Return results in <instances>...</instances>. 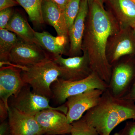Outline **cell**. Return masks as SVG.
Listing matches in <instances>:
<instances>
[{"label": "cell", "instance_id": "2e32d148", "mask_svg": "<svg viewBox=\"0 0 135 135\" xmlns=\"http://www.w3.org/2000/svg\"><path fill=\"white\" fill-rule=\"evenodd\" d=\"M34 33L39 45L51 57L67 55L66 48L69 41L64 37L54 36L46 31H35Z\"/></svg>", "mask_w": 135, "mask_h": 135}, {"label": "cell", "instance_id": "83f0119b", "mask_svg": "<svg viewBox=\"0 0 135 135\" xmlns=\"http://www.w3.org/2000/svg\"><path fill=\"white\" fill-rule=\"evenodd\" d=\"M123 98L135 103V81L129 92Z\"/></svg>", "mask_w": 135, "mask_h": 135}, {"label": "cell", "instance_id": "ba28073f", "mask_svg": "<svg viewBox=\"0 0 135 135\" xmlns=\"http://www.w3.org/2000/svg\"><path fill=\"white\" fill-rule=\"evenodd\" d=\"M60 68V78L65 80L76 81L85 79L92 73L89 59L86 54L64 58L62 55L53 57Z\"/></svg>", "mask_w": 135, "mask_h": 135}, {"label": "cell", "instance_id": "9c48e42d", "mask_svg": "<svg viewBox=\"0 0 135 135\" xmlns=\"http://www.w3.org/2000/svg\"><path fill=\"white\" fill-rule=\"evenodd\" d=\"M104 91L93 89L68 98L65 104L68 108L66 116L70 124L81 119L84 113L99 103Z\"/></svg>", "mask_w": 135, "mask_h": 135}, {"label": "cell", "instance_id": "277c9868", "mask_svg": "<svg viewBox=\"0 0 135 135\" xmlns=\"http://www.w3.org/2000/svg\"><path fill=\"white\" fill-rule=\"evenodd\" d=\"M107 88L108 84L93 72L85 79L76 81L59 78L51 86L52 99L56 103L61 105L70 97L91 89H99L104 91Z\"/></svg>", "mask_w": 135, "mask_h": 135}, {"label": "cell", "instance_id": "d4e9b609", "mask_svg": "<svg viewBox=\"0 0 135 135\" xmlns=\"http://www.w3.org/2000/svg\"><path fill=\"white\" fill-rule=\"evenodd\" d=\"M8 109L3 101L0 99V121L2 122L8 118Z\"/></svg>", "mask_w": 135, "mask_h": 135}, {"label": "cell", "instance_id": "cb8c5ba5", "mask_svg": "<svg viewBox=\"0 0 135 135\" xmlns=\"http://www.w3.org/2000/svg\"><path fill=\"white\" fill-rule=\"evenodd\" d=\"M121 130L122 135H135V121L127 122Z\"/></svg>", "mask_w": 135, "mask_h": 135}, {"label": "cell", "instance_id": "d6986e66", "mask_svg": "<svg viewBox=\"0 0 135 135\" xmlns=\"http://www.w3.org/2000/svg\"><path fill=\"white\" fill-rule=\"evenodd\" d=\"M20 38L16 34L6 29H0V65L1 67L8 62L11 51Z\"/></svg>", "mask_w": 135, "mask_h": 135}, {"label": "cell", "instance_id": "4dcf8cb0", "mask_svg": "<svg viewBox=\"0 0 135 135\" xmlns=\"http://www.w3.org/2000/svg\"><path fill=\"white\" fill-rule=\"evenodd\" d=\"M113 135H122L121 130H120V131H119V132L115 133Z\"/></svg>", "mask_w": 135, "mask_h": 135}, {"label": "cell", "instance_id": "1f68e13d", "mask_svg": "<svg viewBox=\"0 0 135 135\" xmlns=\"http://www.w3.org/2000/svg\"><path fill=\"white\" fill-rule=\"evenodd\" d=\"M133 32H134V34L135 36V25L133 27Z\"/></svg>", "mask_w": 135, "mask_h": 135}, {"label": "cell", "instance_id": "5b68a950", "mask_svg": "<svg viewBox=\"0 0 135 135\" xmlns=\"http://www.w3.org/2000/svg\"><path fill=\"white\" fill-rule=\"evenodd\" d=\"M31 88L26 84L16 94L11 97L8 100L9 106L32 116L46 109L56 110L66 115L68 108L65 104L57 107L51 106L50 99L33 92Z\"/></svg>", "mask_w": 135, "mask_h": 135}, {"label": "cell", "instance_id": "44dd1931", "mask_svg": "<svg viewBox=\"0 0 135 135\" xmlns=\"http://www.w3.org/2000/svg\"><path fill=\"white\" fill-rule=\"evenodd\" d=\"M81 0H70L63 11L68 31L72 26L79 11Z\"/></svg>", "mask_w": 135, "mask_h": 135}, {"label": "cell", "instance_id": "484cf974", "mask_svg": "<svg viewBox=\"0 0 135 135\" xmlns=\"http://www.w3.org/2000/svg\"><path fill=\"white\" fill-rule=\"evenodd\" d=\"M0 135H12L8 120L1 122Z\"/></svg>", "mask_w": 135, "mask_h": 135}, {"label": "cell", "instance_id": "e0dca14e", "mask_svg": "<svg viewBox=\"0 0 135 135\" xmlns=\"http://www.w3.org/2000/svg\"><path fill=\"white\" fill-rule=\"evenodd\" d=\"M114 18L120 26L133 28L135 25V3L131 0H108Z\"/></svg>", "mask_w": 135, "mask_h": 135}, {"label": "cell", "instance_id": "8fae6325", "mask_svg": "<svg viewBox=\"0 0 135 135\" xmlns=\"http://www.w3.org/2000/svg\"><path fill=\"white\" fill-rule=\"evenodd\" d=\"M22 72L21 68L13 65L0 68V98L8 110L10 98L16 94L26 84L22 79Z\"/></svg>", "mask_w": 135, "mask_h": 135}, {"label": "cell", "instance_id": "3957f363", "mask_svg": "<svg viewBox=\"0 0 135 135\" xmlns=\"http://www.w3.org/2000/svg\"><path fill=\"white\" fill-rule=\"evenodd\" d=\"M22 70L23 80L31 86L33 92L52 99L51 85L61 75L60 68L53 58L49 57Z\"/></svg>", "mask_w": 135, "mask_h": 135}, {"label": "cell", "instance_id": "9a60e30c", "mask_svg": "<svg viewBox=\"0 0 135 135\" xmlns=\"http://www.w3.org/2000/svg\"><path fill=\"white\" fill-rule=\"evenodd\" d=\"M42 13L44 23L53 27L57 36L64 37L69 41V31L62 11L51 0H43Z\"/></svg>", "mask_w": 135, "mask_h": 135}, {"label": "cell", "instance_id": "ac0fdd59", "mask_svg": "<svg viewBox=\"0 0 135 135\" xmlns=\"http://www.w3.org/2000/svg\"><path fill=\"white\" fill-rule=\"evenodd\" d=\"M5 29L14 33L23 40L39 45L35 35L34 30L19 12H14Z\"/></svg>", "mask_w": 135, "mask_h": 135}, {"label": "cell", "instance_id": "6da1fadb", "mask_svg": "<svg viewBox=\"0 0 135 135\" xmlns=\"http://www.w3.org/2000/svg\"><path fill=\"white\" fill-rule=\"evenodd\" d=\"M89 11L85 23L81 50L89 59L92 72L109 84L112 66L107 57V44L119 30L118 22L96 0H88Z\"/></svg>", "mask_w": 135, "mask_h": 135}, {"label": "cell", "instance_id": "8992f818", "mask_svg": "<svg viewBox=\"0 0 135 135\" xmlns=\"http://www.w3.org/2000/svg\"><path fill=\"white\" fill-rule=\"evenodd\" d=\"M135 81V65L130 59H121L112 65L107 89L114 97L123 98Z\"/></svg>", "mask_w": 135, "mask_h": 135}, {"label": "cell", "instance_id": "4fadbf2b", "mask_svg": "<svg viewBox=\"0 0 135 135\" xmlns=\"http://www.w3.org/2000/svg\"><path fill=\"white\" fill-rule=\"evenodd\" d=\"M9 122L12 135H44V133L35 116L9 106Z\"/></svg>", "mask_w": 135, "mask_h": 135}, {"label": "cell", "instance_id": "7402d4cb", "mask_svg": "<svg viewBox=\"0 0 135 135\" xmlns=\"http://www.w3.org/2000/svg\"><path fill=\"white\" fill-rule=\"evenodd\" d=\"M71 135H99L93 127L82 118L71 123Z\"/></svg>", "mask_w": 135, "mask_h": 135}, {"label": "cell", "instance_id": "f1b7e54d", "mask_svg": "<svg viewBox=\"0 0 135 135\" xmlns=\"http://www.w3.org/2000/svg\"><path fill=\"white\" fill-rule=\"evenodd\" d=\"M61 10L64 11L70 0H51Z\"/></svg>", "mask_w": 135, "mask_h": 135}, {"label": "cell", "instance_id": "836d02e7", "mask_svg": "<svg viewBox=\"0 0 135 135\" xmlns=\"http://www.w3.org/2000/svg\"><path fill=\"white\" fill-rule=\"evenodd\" d=\"M44 135H51L44 134ZM71 135V134H67V135Z\"/></svg>", "mask_w": 135, "mask_h": 135}, {"label": "cell", "instance_id": "4316f807", "mask_svg": "<svg viewBox=\"0 0 135 135\" xmlns=\"http://www.w3.org/2000/svg\"><path fill=\"white\" fill-rule=\"evenodd\" d=\"M18 5L16 0H0V11Z\"/></svg>", "mask_w": 135, "mask_h": 135}, {"label": "cell", "instance_id": "ffe728a7", "mask_svg": "<svg viewBox=\"0 0 135 135\" xmlns=\"http://www.w3.org/2000/svg\"><path fill=\"white\" fill-rule=\"evenodd\" d=\"M16 1L24 9L34 26L39 27L44 23L42 13V4L43 0Z\"/></svg>", "mask_w": 135, "mask_h": 135}, {"label": "cell", "instance_id": "603a6c76", "mask_svg": "<svg viewBox=\"0 0 135 135\" xmlns=\"http://www.w3.org/2000/svg\"><path fill=\"white\" fill-rule=\"evenodd\" d=\"M12 8L0 11V29H5L14 13Z\"/></svg>", "mask_w": 135, "mask_h": 135}, {"label": "cell", "instance_id": "f546056e", "mask_svg": "<svg viewBox=\"0 0 135 135\" xmlns=\"http://www.w3.org/2000/svg\"><path fill=\"white\" fill-rule=\"evenodd\" d=\"M98 2L99 4H101V5H103V3L104 2V0H96Z\"/></svg>", "mask_w": 135, "mask_h": 135}, {"label": "cell", "instance_id": "52a82bcc", "mask_svg": "<svg viewBox=\"0 0 135 135\" xmlns=\"http://www.w3.org/2000/svg\"><path fill=\"white\" fill-rule=\"evenodd\" d=\"M51 57L41 47L36 44L20 39L11 51L8 62L5 65H13L21 69L40 62Z\"/></svg>", "mask_w": 135, "mask_h": 135}, {"label": "cell", "instance_id": "7c38bea8", "mask_svg": "<svg viewBox=\"0 0 135 135\" xmlns=\"http://www.w3.org/2000/svg\"><path fill=\"white\" fill-rule=\"evenodd\" d=\"M129 27L120 26L119 30L109 38L106 55L108 62L112 66L124 56L134 52V43L128 31Z\"/></svg>", "mask_w": 135, "mask_h": 135}, {"label": "cell", "instance_id": "5bb4252c", "mask_svg": "<svg viewBox=\"0 0 135 135\" xmlns=\"http://www.w3.org/2000/svg\"><path fill=\"white\" fill-rule=\"evenodd\" d=\"M88 11V0H81L79 13L69 31L70 47L67 55L70 57L81 56L83 39Z\"/></svg>", "mask_w": 135, "mask_h": 135}, {"label": "cell", "instance_id": "7a4b0ae2", "mask_svg": "<svg viewBox=\"0 0 135 135\" xmlns=\"http://www.w3.org/2000/svg\"><path fill=\"white\" fill-rule=\"evenodd\" d=\"M81 118L99 135H110L122 122L135 120V103L116 97L107 89L104 91L97 104L87 111Z\"/></svg>", "mask_w": 135, "mask_h": 135}, {"label": "cell", "instance_id": "30bf717a", "mask_svg": "<svg viewBox=\"0 0 135 135\" xmlns=\"http://www.w3.org/2000/svg\"><path fill=\"white\" fill-rule=\"evenodd\" d=\"M44 134H70L72 125L68 120L66 115L60 111L46 109L35 116Z\"/></svg>", "mask_w": 135, "mask_h": 135}, {"label": "cell", "instance_id": "d6a6232c", "mask_svg": "<svg viewBox=\"0 0 135 135\" xmlns=\"http://www.w3.org/2000/svg\"><path fill=\"white\" fill-rule=\"evenodd\" d=\"M133 2L135 3V0H131Z\"/></svg>", "mask_w": 135, "mask_h": 135}]
</instances>
